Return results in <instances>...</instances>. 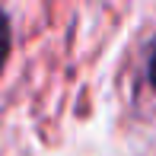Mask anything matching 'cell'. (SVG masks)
Returning a JSON list of instances; mask_svg holds the SVG:
<instances>
[{
  "instance_id": "obj_1",
  "label": "cell",
  "mask_w": 156,
  "mask_h": 156,
  "mask_svg": "<svg viewBox=\"0 0 156 156\" xmlns=\"http://www.w3.org/2000/svg\"><path fill=\"white\" fill-rule=\"evenodd\" d=\"M10 48H13V26L6 10H0V73H3L6 61H10Z\"/></svg>"
},
{
  "instance_id": "obj_2",
  "label": "cell",
  "mask_w": 156,
  "mask_h": 156,
  "mask_svg": "<svg viewBox=\"0 0 156 156\" xmlns=\"http://www.w3.org/2000/svg\"><path fill=\"white\" fill-rule=\"evenodd\" d=\"M147 83H150V89L156 93V38L147 48Z\"/></svg>"
}]
</instances>
